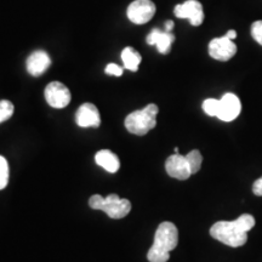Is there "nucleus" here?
Segmentation results:
<instances>
[{
    "label": "nucleus",
    "instance_id": "obj_19",
    "mask_svg": "<svg viewBox=\"0 0 262 262\" xmlns=\"http://www.w3.org/2000/svg\"><path fill=\"white\" fill-rule=\"evenodd\" d=\"M9 183V163L0 156V189H4Z\"/></svg>",
    "mask_w": 262,
    "mask_h": 262
},
{
    "label": "nucleus",
    "instance_id": "obj_12",
    "mask_svg": "<svg viewBox=\"0 0 262 262\" xmlns=\"http://www.w3.org/2000/svg\"><path fill=\"white\" fill-rule=\"evenodd\" d=\"M51 64V58L48 55V52L42 50H37L32 52L26 62L28 73L33 77H40L48 71V68Z\"/></svg>",
    "mask_w": 262,
    "mask_h": 262
},
{
    "label": "nucleus",
    "instance_id": "obj_13",
    "mask_svg": "<svg viewBox=\"0 0 262 262\" xmlns=\"http://www.w3.org/2000/svg\"><path fill=\"white\" fill-rule=\"evenodd\" d=\"M146 40L148 45H156L160 54L166 55L171 50L172 42L175 41V35L171 32L160 31L158 28H155L147 35Z\"/></svg>",
    "mask_w": 262,
    "mask_h": 262
},
{
    "label": "nucleus",
    "instance_id": "obj_20",
    "mask_svg": "<svg viewBox=\"0 0 262 262\" xmlns=\"http://www.w3.org/2000/svg\"><path fill=\"white\" fill-rule=\"evenodd\" d=\"M251 35H253L254 40L257 42V44L262 45V19L260 21H255L253 25H251Z\"/></svg>",
    "mask_w": 262,
    "mask_h": 262
},
{
    "label": "nucleus",
    "instance_id": "obj_22",
    "mask_svg": "<svg viewBox=\"0 0 262 262\" xmlns=\"http://www.w3.org/2000/svg\"><path fill=\"white\" fill-rule=\"evenodd\" d=\"M253 192L255 195L262 196V178L257 179L253 185Z\"/></svg>",
    "mask_w": 262,
    "mask_h": 262
},
{
    "label": "nucleus",
    "instance_id": "obj_14",
    "mask_svg": "<svg viewBox=\"0 0 262 262\" xmlns=\"http://www.w3.org/2000/svg\"><path fill=\"white\" fill-rule=\"evenodd\" d=\"M95 162L97 165H100L101 168H103L106 171L114 173L117 172L120 168V162L119 158L116 153H113L110 149H102L98 150L95 156Z\"/></svg>",
    "mask_w": 262,
    "mask_h": 262
},
{
    "label": "nucleus",
    "instance_id": "obj_21",
    "mask_svg": "<svg viewBox=\"0 0 262 262\" xmlns=\"http://www.w3.org/2000/svg\"><path fill=\"white\" fill-rule=\"evenodd\" d=\"M104 72L108 75H114V77H120L123 74V68L120 66H118L116 63H110L106 66L104 68Z\"/></svg>",
    "mask_w": 262,
    "mask_h": 262
},
{
    "label": "nucleus",
    "instance_id": "obj_11",
    "mask_svg": "<svg viewBox=\"0 0 262 262\" xmlns=\"http://www.w3.org/2000/svg\"><path fill=\"white\" fill-rule=\"evenodd\" d=\"M75 122L80 127H98L101 117L97 107L94 103H84L78 108L75 113Z\"/></svg>",
    "mask_w": 262,
    "mask_h": 262
},
{
    "label": "nucleus",
    "instance_id": "obj_15",
    "mask_svg": "<svg viewBox=\"0 0 262 262\" xmlns=\"http://www.w3.org/2000/svg\"><path fill=\"white\" fill-rule=\"evenodd\" d=\"M122 61L124 68L133 72H137L141 61H142V57H141V55L135 50V49L127 47L122 51Z\"/></svg>",
    "mask_w": 262,
    "mask_h": 262
},
{
    "label": "nucleus",
    "instance_id": "obj_5",
    "mask_svg": "<svg viewBox=\"0 0 262 262\" xmlns=\"http://www.w3.org/2000/svg\"><path fill=\"white\" fill-rule=\"evenodd\" d=\"M156 4L152 0H135L127 6V18L135 25H145L156 15Z\"/></svg>",
    "mask_w": 262,
    "mask_h": 262
},
{
    "label": "nucleus",
    "instance_id": "obj_17",
    "mask_svg": "<svg viewBox=\"0 0 262 262\" xmlns=\"http://www.w3.org/2000/svg\"><path fill=\"white\" fill-rule=\"evenodd\" d=\"M219 110H220V100L216 98H206L203 102V111L210 117H217Z\"/></svg>",
    "mask_w": 262,
    "mask_h": 262
},
{
    "label": "nucleus",
    "instance_id": "obj_7",
    "mask_svg": "<svg viewBox=\"0 0 262 262\" xmlns=\"http://www.w3.org/2000/svg\"><path fill=\"white\" fill-rule=\"evenodd\" d=\"M173 14L179 18H187L194 27L201 26L204 21V10L198 0H187L182 4H178L173 9Z\"/></svg>",
    "mask_w": 262,
    "mask_h": 262
},
{
    "label": "nucleus",
    "instance_id": "obj_3",
    "mask_svg": "<svg viewBox=\"0 0 262 262\" xmlns=\"http://www.w3.org/2000/svg\"><path fill=\"white\" fill-rule=\"evenodd\" d=\"M159 108L157 104L150 103L142 110L135 111L125 118V127L134 135L143 136L157 125V114Z\"/></svg>",
    "mask_w": 262,
    "mask_h": 262
},
{
    "label": "nucleus",
    "instance_id": "obj_23",
    "mask_svg": "<svg viewBox=\"0 0 262 262\" xmlns=\"http://www.w3.org/2000/svg\"><path fill=\"white\" fill-rule=\"evenodd\" d=\"M226 37L229 38V39H232V40H233V39L237 38V32H235L234 29H229V31H228L227 33H226Z\"/></svg>",
    "mask_w": 262,
    "mask_h": 262
},
{
    "label": "nucleus",
    "instance_id": "obj_4",
    "mask_svg": "<svg viewBox=\"0 0 262 262\" xmlns=\"http://www.w3.org/2000/svg\"><path fill=\"white\" fill-rule=\"evenodd\" d=\"M89 205L94 210L104 211L111 219H123L131 210L130 201L119 198L118 194H110L106 198L100 194H94L90 196Z\"/></svg>",
    "mask_w": 262,
    "mask_h": 262
},
{
    "label": "nucleus",
    "instance_id": "obj_1",
    "mask_svg": "<svg viewBox=\"0 0 262 262\" xmlns=\"http://www.w3.org/2000/svg\"><path fill=\"white\" fill-rule=\"evenodd\" d=\"M255 226V219L250 214L241 215L234 221H219L211 226L210 235L216 241L232 248L243 247L248 241V232Z\"/></svg>",
    "mask_w": 262,
    "mask_h": 262
},
{
    "label": "nucleus",
    "instance_id": "obj_18",
    "mask_svg": "<svg viewBox=\"0 0 262 262\" xmlns=\"http://www.w3.org/2000/svg\"><path fill=\"white\" fill-rule=\"evenodd\" d=\"M14 104L10 102L9 100H2L0 101V123L6 122V120L10 119L14 114Z\"/></svg>",
    "mask_w": 262,
    "mask_h": 262
},
{
    "label": "nucleus",
    "instance_id": "obj_9",
    "mask_svg": "<svg viewBox=\"0 0 262 262\" xmlns=\"http://www.w3.org/2000/svg\"><path fill=\"white\" fill-rule=\"evenodd\" d=\"M242 112V103L237 95L227 93L220 98V110L217 117L222 122H233Z\"/></svg>",
    "mask_w": 262,
    "mask_h": 262
},
{
    "label": "nucleus",
    "instance_id": "obj_6",
    "mask_svg": "<svg viewBox=\"0 0 262 262\" xmlns=\"http://www.w3.org/2000/svg\"><path fill=\"white\" fill-rule=\"evenodd\" d=\"M44 95L49 106H51L52 108H57V110L67 107L71 102L70 89L64 84L60 83V81H51L45 88Z\"/></svg>",
    "mask_w": 262,
    "mask_h": 262
},
{
    "label": "nucleus",
    "instance_id": "obj_16",
    "mask_svg": "<svg viewBox=\"0 0 262 262\" xmlns=\"http://www.w3.org/2000/svg\"><path fill=\"white\" fill-rule=\"evenodd\" d=\"M187 158V162L189 164V168H191L192 175L193 173H196L201 170L202 168V163H203V156L202 153L199 152L198 149H193L191 152L186 156Z\"/></svg>",
    "mask_w": 262,
    "mask_h": 262
},
{
    "label": "nucleus",
    "instance_id": "obj_24",
    "mask_svg": "<svg viewBox=\"0 0 262 262\" xmlns=\"http://www.w3.org/2000/svg\"><path fill=\"white\" fill-rule=\"evenodd\" d=\"M173 26H175V24H173V21H171V19H170V21H166L165 22V31L171 32L173 29Z\"/></svg>",
    "mask_w": 262,
    "mask_h": 262
},
{
    "label": "nucleus",
    "instance_id": "obj_8",
    "mask_svg": "<svg viewBox=\"0 0 262 262\" xmlns=\"http://www.w3.org/2000/svg\"><path fill=\"white\" fill-rule=\"evenodd\" d=\"M237 54V45L232 39L225 37L215 38L209 42V55L216 61L226 62Z\"/></svg>",
    "mask_w": 262,
    "mask_h": 262
},
{
    "label": "nucleus",
    "instance_id": "obj_10",
    "mask_svg": "<svg viewBox=\"0 0 262 262\" xmlns=\"http://www.w3.org/2000/svg\"><path fill=\"white\" fill-rule=\"evenodd\" d=\"M165 170L169 176L178 180H187L191 178L192 171L189 168V164L187 162L186 156H181L179 153L170 156L165 162Z\"/></svg>",
    "mask_w": 262,
    "mask_h": 262
},
{
    "label": "nucleus",
    "instance_id": "obj_2",
    "mask_svg": "<svg viewBox=\"0 0 262 262\" xmlns=\"http://www.w3.org/2000/svg\"><path fill=\"white\" fill-rule=\"evenodd\" d=\"M179 231L172 222H162L156 231L155 242L147 254L149 262H168L170 251L178 247Z\"/></svg>",
    "mask_w": 262,
    "mask_h": 262
}]
</instances>
